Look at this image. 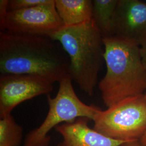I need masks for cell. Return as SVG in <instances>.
Segmentation results:
<instances>
[{
    "label": "cell",
    "mask_w": 146,
    "mask_h": 146,
    "mask_svg": "<svg viewBox=\"0 0 146 146\" xmlns=\"http://www.w3.org/2000/svg\"><path fill=\"white\" fill-rule=\"evenodd\" d=\"M69 68L67 54L51 37L1 31V75H33L54 83L69 75Z\"/></svg>",
    "instance_id": "obj_1"
},
{
    "label": "cell",
    "mask_w": 146,
    "mask_h": 146,
    "mask_svg": "<svg viewBox=\"0 0 146 146\" xmlns=\"http://www.w3.org/2000/svg\"><path fill=\"white\" fill-rule=\"evenodd\" d=\"M104 44L106 73L99 87L106 106L145 94L146 67L141 47L114 35L104 37Z\"/></svg>",
    "instance_id": "obj_2"
},
{
    "label": "cell",
    "mask_w": 146,
    "mask_h": 146,
    "mask_svg": "<svg viewBox=\"0 0 146 146\" xmlns=\"http://www.w3.org/2000/svg\"><path fill=\"white\" fill-rule=\"evenodd\" d=\"M49 36L59 42L67 54L72 80L92 96L104 62V37L93 19L78 25L64 26Z\"/></svg>",
    "instance_id": "obj_3"
},
{
    "label": "cell",
    "mask_w": 146,
    "mask_h": 146,
    "mask_svg": "<svg viewBox=\"0 0 146 146\" xmlns=\"http://www.w3.org/2000/svg\"><path fill=\"white\" fill-rule=\"evenodd\" d=\"M70 75L59 82L56 96H48L49 110L42 123L31 131L25 138L24 146H49L50 136L48 135L52 128L78 118L93 120L101 109L94 105L84 104L75 93Z\"/></svg>",
    "instance_id": "obj_4"
},
{
    "label": "cell",
    "mask_w": 146,
    "mask_h": 146,
    "mask_svg": "<svg viewBox=\"0 0 146 146\" xmlns=\"http://www.w3.org/2000/svg\"><path fill=\"white\" fill-rule=\"evenodd\" d=\"M93 121L95 130L112 139L139 141L146 131V93L100 110Z\"/></svg>",
    "instance_id": "obj_5"
},
{
    "label": "cell",
    "mask_w": 146,
    "mask_h": 146,
    "mask_svg": "<svg viewBox=\"0 0 146 146\" xmlns=\"http://www.w3.org/2000/svg\"><path fill=\"white\" fill-rule=\"evenodd\" d=\"M64 26L56 11L55 0L30 8L8 11L4 31L33 35L49 36Z\"/></svg>",
    "instance_id": "obj_6"
},
{
    "label": "cell",
    "mask_w": 146,
    "mask_h": 146,
    "mask_svg": "<svg viewBox=\"0 0 146 146\" xmlns=\"http://www.w3.org/2000/svg\"><path fill=\"white\" fill-rule=\"evenodd\" d=\"M52 82L39 76L9 74L0 76V117L11 114L19 104L36 96L50 93Z\"/></svg>",
    "instance_id": "obj_7"
},
{
    "label": "cell",
    "mask_w": 146,
    "mask_h": 146,
    "mask_svg": "<svg viewBox=\"0 0 146 146\" xmlns=\"http://www.w3.org/2000/svg\"><path fill=\"white\" fill-rule=\"evenodd\" d=\"M140 47L146 46V2L118 0L113 19V35Z\"/></svg>",
    "instance_id": "obj_8"
},
{
    "label": "cell",
    "mask_w": 146,
    "mask_h": 146,
    "mask_svg": "<svg viewBox=\"0 0 146 146\" xmlns=\"http://www.w3.org/2000/svg\"><path fill=\"white\" fill-rule=\"evenodd\" d=\"M88 120L78 118L57 126L55 129L62 139L58 146H121L125 143L91 128L88 125Z\"/></svg>",
    "instance_id": "obj_9"
},
{
    "label": "cell",
    "mask_w": 146,
    "mask_h": 146,
    "mask_svg": "<svg viewBox=\"0 0 146 146\" xmlns=\"http://www.w3.org/2000/svg\"><path fill=\"white\" fill-rule=\"evenodd\" d=\"M55 5L64 26L78 25L92 19L93 1L55 0Z\"/></svg>",
    "instance_id": "obj_10"
},
{
    "label": "cell",
    "mask_w": 146,
    "mask_h": 146,
    "mask_svg": "<svg viewBox=\"0 0 146 146\" xmlns=\"http://www.w3.org/2000/svg\"><path fill=\"white\" fill-rule=\"evenodd\" d=\"M118 0L93 1L92 19L104 37L113 35V19Z\"/></svg>",
    "instance_id": "obj_11"
},
{
    "label": "cell",
    "mask_w": 146,
    "mask_h": 146,
    "mask_svg": "<svg viewBox=\"0 0 146 146\" xmlns=\"http://www.w3.org/2000/svg\"><path fill=\"white\" fill-rule=\"evenodd\" d=\"M23 128L11 115L0 119V146H20Z\"/></svg>",
    "instance_id": "obj_12"
},
{
    "label": "cell",
    "mask_w": 146,
    "mask_h": 146,
    "mask_svg": "<svg viewBox=\"0 0 146 146\" xmlns=\"http://www.w3.org/2000/svg\"><path fill=\"white\" fill-rule=\"evenodd\" d=\"M52 0H9V11L24 9L44 5Z\"/></svg>",
    "instance_id": "obj_13"
},
{
    "label": "cell",
    "mask_w": 146,
    "mask_h": 146,
    "mask_svg": "<svg viewBox=\"0 0 146 146\" xmlns=\"http://www.w3.org/2000/svg\"><path fill=\"white\" fill-rule=\"evenodd\" d=\"M8 0L0 1V28L2 32L4 31V25L5 19L8 13Z\"/></svg>",
    "instance_id": "obj_14"
},
{
    "label": "cell",
    "mask_w": 146,
    "mask_h": 146,
    "mask_svg": "<svg viewBox=\"0 0 146 146\" xmlns=\"http://www.w3.org/2000/svg\"><path fill=\"white\" fill-rule=\"evenodd\" d=\"M141 54L143 62L146 67V46L141 48Z\"/></svg>",
    "instance_id": "obj_15"
},
{
    "label": "cell",
    "mask_w": 146,
    "mask_h": 146,
    "mask_svg": "<svg viewBox=\"0 0 146 146\" xmlns=\"http://www.w3.org/2000/svg\"><path fill=\"white\" fill-rule=\"evenodd\" d=\"M121 146H142L140 143L139 141H131L126 142Z\"/></svg>",
    "instance_id": "obj_16"
},
{
    "label": "cell",
    "mask_w": 146,
    "mask_h": 146,
    "mask_svg": "<svg viewBox=\"0 0 146 146\" xmlns=\"http://www.w3.org/2000/svg\"><path fill=\"white\" fill-rule=\"evenodd\" d=\"M139 142L141 143L142 146H146V131H145V134H143V135L142 136V137H141L140 140H139Z\"/></svg>",
    "instance_id": "obj_17"
}]
</instances>
